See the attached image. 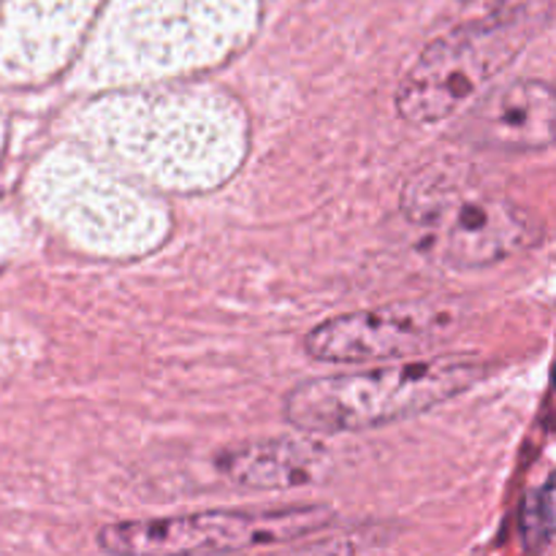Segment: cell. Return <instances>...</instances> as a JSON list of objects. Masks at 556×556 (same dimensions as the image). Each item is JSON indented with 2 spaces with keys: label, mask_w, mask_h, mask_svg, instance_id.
<instances>
[{
  "label": "cell",
  "mask_w": 556,
  "mask_h": 556,
  "mask_svg": "<svg viewBox=\"0 0 556 556\" xmlns=\"http://www.w3.org/2000/svg\"><path fill=\"white\" fill-rule=\"evenodd\" d=\"M400 206L427 253L456 269L503 264L543 239L541 220L527 206L454 163L413 172L402 185Z\"/></svg>",
  "instance_id": "6da1fadb"
},
{
  "label": "cell",
  "mask_w": 556,
  "mask_h": 556,
  "mask_svg": "<svg viewBox=\"0 0 556 556\" xmlns=\"http://www.w3.org/2000/svg\"><path fill=\"white\" fill-rule=\"evenodd\" d=\"M489 367L472 356L391 362L362 372L307 380L288 391L286 421L309 434H345L418 416L486 378Z\"/></svg>",
  "instance_id": "7a4b0ae2"
},
{
  "label": "cell",
  "mask_w": 556,
  "mask_h": 556,
  "mask_svg": "<svg viewBox=\"0 0 556 556\" xmlns=\"http://www.w3.org/2000/svg\"><path fill=\"white\" fill-rule=\"evenodd\" d=\"M521 47L525 33L514 22H481L434 38L402 74L396 114L413 125L456 119L514 63Z\"/></svg>",
  "instance_id": "3957f363"
},
{
  "label": "cell",
  "mask_w": 556,
  "mask_h": 556,
  "mask_svg": "<svg viewBox=\"0 0 556 556\" xmlns=\"http://www.w3.org/2000/svg\"><path fill=\"white\" fill-rule=\"evenodd\" d=\"M331 525V510L299 505L280 510H210L117 521L98 532V546L112 554H217L296 543Z\"/></svg>",
  "instance_id": "277c9868"
},
{
  "label": "cell",
  "mask_w": 556,
  "mask_h": 556,
  "mask_svg": "<svg viewBox=\"0 0 556 556\" xmlns=\"http://www.w3.org/2000/svg\"><path fill=\"white\" fill-rule=\"evenodd\" d=\"M462 309L445 299H413L334 315L304 337V353L326 364H369L410 358L448 340Z\"/></svg>",
  "instance_id": "5b68a950"
},
{
  "label": "cell",
  "mask_w": 556,
  "mask_h": 556,
  "mask_svg": "<svg viewBox=\"0 0 556 556\" xmlns=\"http://www.w3.org/2000/svg\"><path fill=\"white\" fill-rule=\"evenodd\" d=\"M462 117L472 144L505 152H535L554 144L556 92L543 79H516L489 87Z\"/></svg>",
  "instance_id": "8992f818"
},
{
  "label": "cell",
  "mask_w": 556,
  "mask_h": 556,
  "mask_svg": "<svg viewBox=\"0 0 556 556\" xmlns=\"http://www.w3.org/2000/svg\"><path fill=\"white\" fill-rule=\"evenodd\" d=\"M320 445L293 438L255 440L233 445L217 456V472L239 486L293 489L307 486L324 470Z\"/></svg>",
  "instance_id": "52a82bcc"
},
{
  "label": "cell",
  "mask_w": 556,
  "mask_h": 556,
  "mask_svg": "<svg viewBox=\"0 0 556 556\" xmlns=\"http://www.w3.org/2000/svg\"><path fill=\"white\" fill-rule=\"evenodd\" d=\"M521 538L527 552H548L554 543V481L552 476L527 494L521 505Z\"/></svg>",
  "instance_id": "ba28073f"
}]
</instances>
